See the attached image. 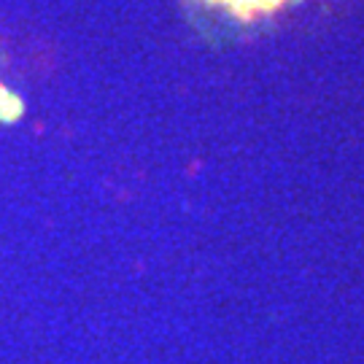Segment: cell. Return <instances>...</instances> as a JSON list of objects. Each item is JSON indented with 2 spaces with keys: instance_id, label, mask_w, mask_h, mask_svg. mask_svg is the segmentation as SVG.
<instances>
[{
  "instance_id": "cell-1",
  "label": "cell",
  "mask_w": 364,
  "mask_h": 364,
  "mask_svg": "<svg viewBox=\"0 0 364 364\" xmlns=\"http://www.w3.org/2000/svg\"><path fill=\"white\" fill-rule=\"evenodd\" d=\"M208 3L224 6L227 11L235 14L238 19H254L262 14H273L286 0H208Z\"/></svg>"
}]
</instances>
